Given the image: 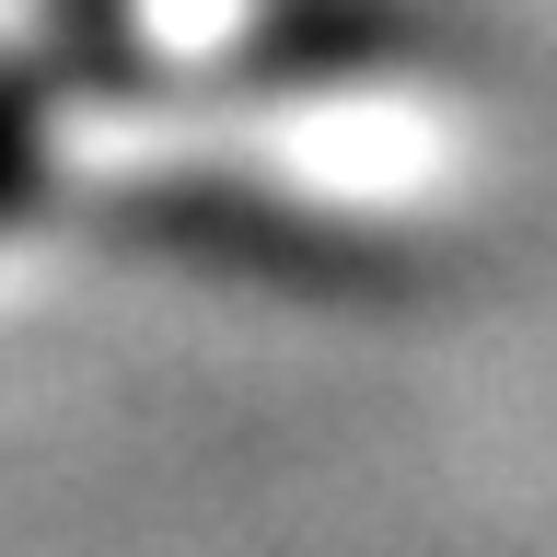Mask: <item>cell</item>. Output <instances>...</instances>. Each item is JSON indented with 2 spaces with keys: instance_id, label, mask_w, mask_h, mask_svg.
I'll use <instances>...</instances> for the list:
<instances>
[{
  "instance_id": "obj_1",
  "label": "cell",
  "mask_w": 557,
  "mask_h": 557,
  "mask_svg": "<svg viewBox=\"0 0 557 557\" xmlns=\"http://www.w3.org/2000/svg\"><path fill=\"white\" fill-rule=\"evenodd\" d=\"M35 128H47V116H35V82H24V70H0V209L35 186Z\"/></svg>"
}]
</instances>
